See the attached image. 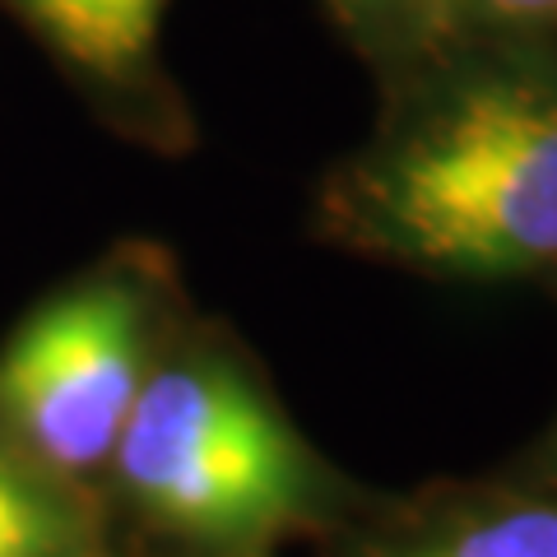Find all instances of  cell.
Segmentation results:
<instances>
[{"mask_svg": "<svg viewBox=\"0 0 557 557\" xmlns=\"http://www.w3.org/2000/svg\"><path fill=\"white\" fill-rule=\"evenodd\" d=\"M325 223L446 278L557 265V61L487 57L428 84L330 182Z\"/></svg>", "mask_w": 557, "mask_h": 557, "instance_id": "1", "label": "cell"}, {"mask_svg": "<svg viewBox=\"0 0 557 557\" xmlns=\"http://www.w3.org/2000/svg\"><path fill=\"white\" fill-rule=\"evenodd\" d=\"M149 520L205 544H251L311 502L302 446L223 362L186 358L149 372L112 450Z\"/></svg>", "mask_w": 557, "mask_h": 557, "instance_id": "2", "label": "cell"}, {"mask_svg": "<svg viewBox=\"0 0 557 557\" xmlns=\"http://www.w3.org/2000/svg\"><path fill=\"white\" fill-rule=\"evenodd\" d=\"M145 293L84 278L14 330L0 354V428L57 479L108 465L149 376Z\"/></svg>", "mask_w": 557, "mask_h": 557, "instance_id": "3", "label": "cell"}, {"mask_svg": "<svg viewBox=\"0 0 557 557\" xmlns=\"http://www.w3.org/2000/svg\"><path fill=\"white\" fill-rule=\"evenodd\" d=\"M70 65L102 84L145 70L168 0H10Z\"/></svg>", "mask_w": 557, "mask_h": 557, "instance_id": "4", "label": "cell"}, {"mask_svg": "<svg viewBox=\"0 0 557 557\" xmlns=\"http://www.w3.org/2000/svg\"><path fill=\"white\" fill-rule=\"evenodd\" d=\"M89 520L57 474L0 442V557H79Z\"/></svg>", "mask_w": 557, "mask_h": 557, "instance_id": "5", "label": "cell"}, {"mask_svg": "<svg viewBox=\"0 0 557 557\" xmlns=\"http://www.w3.org/2000/svg\"><path fill=\"white\" fill-rule=\"evenodd\" d=\"M386 557H557V507H511L423 534Z\"/></svg>", "mask_w": 557, "mask_h": 557, "instance_id": "6", "label": "cell"}, {"mask_svg": "<svg viewBox=\"0 0 557 557\" xmlns=\"http://www.w3.org/2000/svg\"><path fill=\"white\" fill-rule=\"evenodd\" d=\"M339 10H348L354 20L391 24V28H413L423 38H442L465 24L460 0H335Z\"/></svg>", "mask_w": 557, "mask_h": 557, "instance_id": "7", "label": "cell"}, {"mask_svg": "<svg viewBox=\"0 0 557 557\" xmlns=\"http://www.w3.org/2000/svg\"><path fill=\"white\" fill-rule=\"evenodd\" d=\"M465 20L493 24V28H557V0H460Z\"/></svg>", "mask_w": 557, "mask_h": 557, "instance_id": "8", "label": "cell"}, {"mask_svg": "<svg viewBox=\"0 0 557 557\" xmlns=\"http://www.w3.org/2000/svg\"><path fill=\"white\" fill-rule=\"evenodd\" d=\"M553 456H557V442H553Z\"/></svg>", "mask_w": 557, "mask_h": 557, "instance_id": "9", "label": "cell"}]
</instances>
